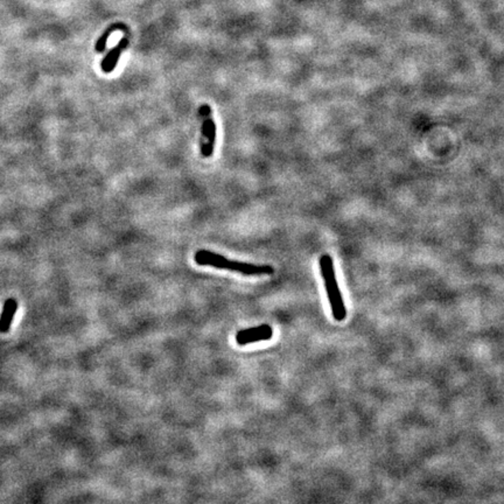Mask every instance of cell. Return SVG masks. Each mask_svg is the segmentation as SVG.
I'll list each match as a JSON object with an SVG mask.
<instances>
[{"instance_id":"obj_1","label":"cell","mask_w":504,"mask_h":504,"mask_svg":"<svg viewBox=\"0 0 504 504\" xmlns=\"http://www.w3.org/2000/svg\"><path fill=\"white\" fill-rule=\"evenodd\" d=\"M194 260L201 266H211L218 270H230L243 275H273L275 269L270 265H256V264L244 263L240 260H228L222 255L209 250H199L194 255Z\"/></svg>"},{"instance_id":"obj_2","label":"cell","mask_w":504,"mask_h":504,"mask_svg":"<svg viewBox=\"0 0 504 504\" xmlns=\"http://www.w3.org/2000/svg\"><path fill=\"white\" fill-rule=\"evenodd\" d=\"M321 275L324 279V289L327 292L328 300L331 305V314L334 320H345L347 316L346 306L343 302L342 294L340 291L339 282L335 275L334 263L329 255H324L320 258Z\"/></svg>"},{"instance_id":"obj_3","label":"cell","mask_w":504,"mask_h":504,"mask_svg":"<svg viewBox=\"0 0 504 504\" xmlns=\"http://www.w3.org/2000/svg\"><path fill=\"white\" fill-rule=\"evenodd\" d=\"M199 113L202 117L201 155L204 158H211L214 155L215 143H216V124L211 117V108L208 104L201 106Z\"/></svg>"},{"instance_id":"obj_4","label":"cell","mask_w":504,"mask_h":504,"mask_svg":"<svg viewBox=\"0 0 504 504\" xmlns=\"http://www.w3.org/2000/svg\"><path fill=\"white\" fill-rule=\"evenodd\" d=\"M273 336V329L269 324H262L257 327L248 328L238 331L236 334V342L240 346H246L250 343L260 342L271 340Z\"/></svg>"},{"instance_id":"obj_5","label":"cell","mask_w":504,"mask_h":504,"mask_svg":"<svg viewBox=\"0 0 504 504\" xmlns=\"http://www.w3.org/2000/svg\"><path fill=\"white\" fill-rule=\"evenodd\" d=\"M128 39H122L121 41L117 43L116 47H113L110 50L108 55L104 57V60L102 61V64H101V68H102L103 72H106V74H110V72H113L116 69L118 60H119L122 53L124 52L125 49L128 48Z\"/></svg>"},{"instance_id":"obj_6","label":"cell","mask_w":504,"mask_h":504,"mask_svg":"<svg viewBox=\"0 0 504 504\" xmlns=\"http://www.w3.org/2000/svg\"><path fill=\"white\" fill-rule=\"evenodd\" d=\"M18 309V302L14 298H8L5 301L3 312L0 314V333H8L11 329L12 322Z\"/></svg>"},{"instance_id":"obj_7","label":"cell","mask_w":504,"mask_h":504,"mask_svg":"<svg viewBox=\"0 0 504 504\" xmlns=\"http://www.w3.org/2000/svg\"><path fill=\"white\" fill-rule=\"evenodd\" d=\"M126 30V26H125L124 23H113V25H111V26L108 28V30L103 33L102 35H101V38L98 39L97 43H96V50H97L98 53H103L104 50H106V42H108V39H109L110 35H111V33H113L115 30Z\"/></svg>"}]
</instances>
